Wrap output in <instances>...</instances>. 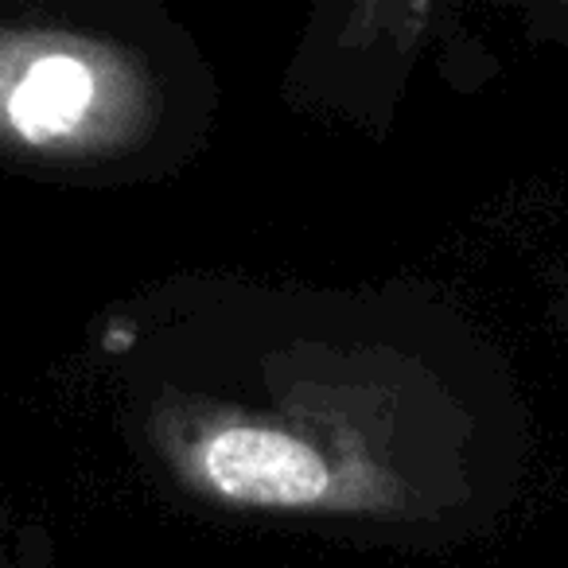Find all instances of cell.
Returning a JSON list of instances; mask_svg holds the SVG:
<instances>
[{
    "instance_id": "6da1fadb",
    "label": "cell",
    "mask_w": 568,
    "mask_h": 568,
    "mask_svg": "<svg viewBox=\"0 0 568 568\" xmlns=\"http://www.w3.org/2000/svg\"><path fill=\"white\" fill-rule=\"evenodd\" d=\"M105 118V74L90 55L36 48L9 59L0 82V125L20 144L59 152L79 144Z\"/></svg>"
},
{
    "instance_id": "7a4b0ae2",
    "label": "cell",
    "mask_w": 568,
    "mask_h": 568,
    "mask_svg": "<svg viewBox=\"0 0 568 568\" xmlns=\"http://www.w3.org/2000/svg\"><path fill=\"white\" fill-rule=\"evenodd\" d=\"M557 320H560V332H565V343H568V281L560 288V308H557Z\"/></svg>"
}]
</instances>
